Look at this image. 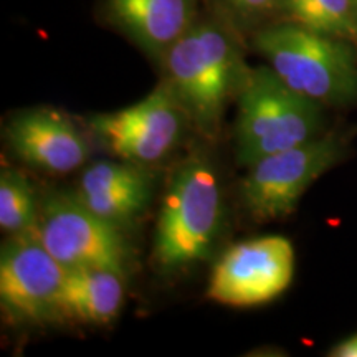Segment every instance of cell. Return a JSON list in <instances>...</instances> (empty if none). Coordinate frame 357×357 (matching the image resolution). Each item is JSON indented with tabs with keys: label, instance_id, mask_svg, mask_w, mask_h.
Wrapping results in <instances>:
<instances>
[{
	"label": "cell",
	"instance_id": "6da1fadb",
	"mask_svg": "<svg viewBox=\"0 0 357 357\" xmlns=\"http://www.w3.org/2000/svg\"><path fill=\"white\" fill-rule=\"evenodd\" d=\"M158 65L160 82L185 111L190 126L215 139L227 106L236 101L250 71L242 33L213 13L200 15Z\"/></svg>",
	"mask_w": 357,
	"mask_h": 357
},
{
	"label": "cell",
	"instance_id": "7a4b0ae2",
	"mask_svg": "<svg viewBox=\"0 0 357 357\" xmlns=\"http://www.w3.org/2000/svg\"><path fill=\"white\" fill-rule=\"evenodd\" d=\"M223 227L220 176L205 151L174 169L164 190L153 240V263L162 275L189 270L212 257Z\"/></svg>",
	"mask_w": 357,
	"mask_h": 357
},
{
	"label": "cell",
	"instance_id": "3957f363",
	"mask_svg": "<svg viewBox=\"0 0 357 357\" xmlns=\"http://www.w3.org/2000/svg\"><path fill=\"white\" fill-rule=\"evenodd\" d=\"M253 50L284 84L328 108L357 105V47L288 20L250 35Z\"/></svg>",
	"mask_w": 357,
	"mask_h": 357
},
{
	"label": "cell",
	"instance_id": "277c9868",
	"mask_svg": "<svg viewBox=\"0 0 357 357\" xmlns=\"http://www.w3.org/2000/svg\"><path fill=\"white\" fill-rule=\"evenodd\" d=\"M236 105V160L243 167L326 132L324 106L284 84L266 63L250 66Z\"/></svg>",
	"mask_w": 357,
	"mask_h": 357
},
{
	"label": "cell",
	"instance_id": "5b68a950",
	"mask_svg": "<svg viewBox=\"0 0 357 357\" xmlns=\"http://www.w3.org/2000/svg\"><path fill=\"white\" fill-rule=\"evenodd\" d=\"M346 155L344 137L337 131H329L306 144L257 160L247 167V176L240 184L245 211L257 222L289 217L306 190Z\"/></svg>",
	"mask_w": 357,
	"mask_h": 357
},
{
	"label": "cell",
	"instance_id": "8992f818",
	"mask_svg": "<svg viewBox=\"0 0 357 357\" xmlns=\"http://www.w3.org/2000/svg\"><path fill=\"white\" fill-rule=\"evenodd\" d=\"M123 231L96 215L73 190H55L42 197L35 235L66 270L95 266L128 275L131 248Z\"/></svg>",
	"mask_w": 357,
	"mask_h": 357
},
{
	"label": "cell",
	"instance_id": "52a82bcc",
	"mask_svg": "<svg viewBox=\"0 0 357 357\" xmlns=\"http://www.w3.org/2000/svg\"><path fill=\"white\" fill-rule=\"evenodd\" d=\"M86 124L93 139L114 158L153 167L181 144L190 121L160 82L136 105L89 114Z\"/></svg>",
	"mask_w": 357,
	"mask_h": 357
},
{
	"label": "cell",
	"instance_id": "ba28073f",
	"mask_svg": "<svg viewBox=\"0 0 357 357\" xmlns=\"http://www.w3.org/2000/svg\"><path fill=\"white\" fill-rule=\"evenodd\" d=\"M294 268L296 253L284 236L245 240L218 258L205 294L208 300L225 306L266 305L289 288Z\"/></svg>",
	"mask_w": 357,
	"mask_h": 357
},
{
	"label": "cell",
	"instance_id": "9c48e42d",
	"mask_svg": "<svg viewBox=\"0 0 357 357\" xmlns=\"http://www.w3.org/2000/svg\"><path fill=\"white\" fill-rule=\"evenodd\" d=\"M66 268L43 247L35 231L7 235L0 248V307L15 324L58 318Z\"/></svg>",
	"mask_w": 357,
	"mask_h": 357
},
{
	"label": "cell",
	"instance_id": "30bf717a",
	"mask_svg": "<svg viewBox=\"0 0 357 357\" xmlns=\"http://www.w3.org/2000/svg\"><path fill=\"white\" fill-rule=\"evenodd\" d=\"M3 131L17 158L55 176L77 171L91 154L82 129L61 111L52 108L20 111L8 119Z\"/></svg>",
	"mask_w": 357,
	"mask_h": 357
},
{
	"label": "cell",
	"instance_id": "8fae6325",
	"mask_svg": "<svg viewBox=\"0 0 357 357\" xmlns=\"http://www.w3.org/2000/svg\"><path fill=\"white\" fill-rule=\"evenodd\" d=\"M154 189L153 169L118 159L88 166L73 192L96 215L124 230L144 215Z\"/></svg>",
	"mask_w": 357,
	"mask_h": 357
},
{
	"label": "cell",
	"instance_id": "7c38bea8",
	"mask_svg": "<svg viewBox=\"0 0 357 357\" xmlns=\"http://www.w3.org/2000/svg\"><path fill=\"white\" fill-rule=\"evenodd\" d=\"M200 0H101L102 15L154 63L199 20Z\"/></svg>",
	"mask_w": 357,
	"mask_h": 357
},
{
	"label": "cell",
	"instance_id": "4fadbf2b",
	"mask_svg": "<svg viewBox=\"0 0 357 357\" xmlns=\"http://www.w3.org/2000/svg\"><path fill=\"white\" fill-rule=\"evenodd\" d=\"M126 275L109 268H73L66 271L58 318L83 324H108L121 311Z\"/></svg>",
	"mask_w": 357,
	"mask_h": 357
},
{
	"label": "cell",
	"instance_id": "5bb4252c",
	"mask_svg": "<svg viewBox=\"0 0 357 357\" xmlns=\"http://www.w3.org/2000/svg\"><path fill=\"white\" fill-rule=\"evenodd\" d=\"M280 20L347 40L357 47V7L354 0H284Z\"/></svg>",
	"mask_w": 357,
	"mask_h": 357
},
{
	"label": "cell",
	"instance_id": "9a60e30c",
	"mask_svg": "<svg viewBox=\"0 0 357 357\" xmlns=\"http://www.w3.org/2000/svg\"><path fill=\"white\" fill-rule=\"evenodd\" d=\"M42 199L30 178L12 167L0 171V229L7 235L35 231Z\"/></svg>",
	"mask_w": 357,
	"mask_h": 357
},
{
	"label": "cell",
	"instance_id": "2e32d148",
	"mask_svg": "<svg viewBox=\"0 0 357 357\" xmlns=\"http://www.w3.org/2000/svg\"><path fill=\"white\" fill-rule=\"evenodd\" d=\"M213 15L220 17L236 32L252 35L261 26L281 19L284 0H207Z\"/></svg>",
	"mask_w": 357,
	"mask_h": 357
},
{
	"label": "cell",
	"instance_id": "e0dca14e",
	"mask_svg": "<svg viewBox=\"0 0 357 357\" xmlns=\"http://www.w3.org/2000/svg\"><path fill=\"white\" fill-rule=\"evenodd\" d=\"M331 357H357V333L339 341L328 352Z\"/></svg>",
	"mask_w": 357,
	"mask_h": 357
},
{
	"label": "cell",
	"instance_id": "ac0fdd59",
	"mask_svg": "<svg viewBox=\"0 0 357 357\" xmlns=\"http://www.w3.org/2000/svg\"><path fill=\"white\" fill-rule=\"evenodd\" d=\"M354 2H356V7H357V0H354Z\"/></svg>",
	"mask_w": 357,
	"mask_h": 357
}]
</instances>
